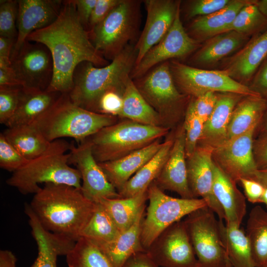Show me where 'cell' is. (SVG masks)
Segmentation results:
<instances>
[{
	"instance_id": "30bf717a",
	"label": "cell",
	"mask_w": 267,
	"mask_h": 267,
	"mask_svg": "<svg viewBox=\"0 0 267 267\" xmlns=\"http://www.w3.org/2000/svg\"><path fill=\"white\" fill-rule=\"evenodd\" d=\"M169 66L174 81L184 93L195 98L209 92L261 95L233 79L225 70H203L177 61L169 63Z\"/></svg>"
},
{
	"instance_id": "f1b7e54d",
	"label": "cell",
	"mask_w": 267,
	"mask_h": 267,
	"mask_svg": "<svg viewBox=\"0 0 267 267\" xmlns=\"http://www.w3.org/2000/svg\"><path fill=\"white\" fill-rule=\"evenodd\" d=\"M267 108V100L261 95L247 96L240 100L232 112L227 140L257 127Z\"/></svg>"
},
{
	"instance_id": "74e56055",
	"label": "cell",
	"mask_w": 267,
	"mask_h": 267,
	"mask_svg": "<svg viewBox=\"0 0 267 267\" xmlns=\"http://www.w3.org/2000/svg\"><path fill=\"white\" fill-rule=\"evenodd\" d=\"M120 233L113 221L100 203L81 233L80 237L93 242L104 243L114 240Z\"/></svg>"
},
{
	"instance_id": "91938a15",
	"label": "cell",
	"mask_w": 267,
	"mask_h": 267,
	"mask_svg": "<svg viewBox=\"0 0 267 267\" xmlns=\"http://www.w3.org/2000/svg\"><path fill=\"white\" fill-rule=\"evenodd\" d=\"M260 203L265 204L267 208V187H265L264 191L261 197Z\"/></svg>"
},
{
	"instance_id": "f907efd6",
	"label": "cell",
	"mask_w": 267,
	"mask_h": 267,
	"mask_svg": "<svg viewBox=\"0 0 267 267\" xmlns=\"http://www.w3.org/2000/svg\"><path fill=\"white\" fill-rule=\"evenodd\" d=\"M122 267H159L147 251L133 255Z\"/></svg>"
},
{
	"instance_id": "603a6c76",
	"label": "cell",
	"mask_w": 267,
	"mask_h": 267,
	"mask_svg": "<svg viewBox=\"0 0 267 267\" xmlns=\"http://www.w3.org/2000/svg\"><path fill=\"white\" fill-rule=\"evenodd\" d=\"M214 174L213 192L223 209L225 224L240 227L246 213V197L237 188L236 182L215 162Z\"/></svg>"
},
{
	"instance_id": "d4e9b609",
	"label": "cell",
	"mask_w": 267,
	"mask_h": 267,
	"mask_svg": "<svg viewBox=\"0 0 267 267\" xmlns=\"http://www.w3.org/2000/svg\"><path fill=\"white\" fill-rule=\"evenodd\" d=\"M146 206H144L133 223L129 228L121 232L113 240L104 243H94L97 245L113 267H122L134 254L146 251L140 238L141 226Z\"/></svg>"
},
{
	"instance_id": "ab89813d",
	"label": "cell",
	"mask_w": 267,
	"mask_h": 267,
	"mask_svg": "<svg viewBox=\"0 0 267 267\" xmlns=\"http://www.w3.org/2000/svg\"><path fill=\"white\" fill-rule=\"evenodd\" d=\"M204 125V122L197 116L189 104L183 125L185 133V152L186 158L193 154L197 147L202 134Z\"/></svg>"
},
{
	"instance_id": "44dd1931",
	"label": "cell",
	"mask_w": 267,
	"mask_h": 267,
	"mask_svg": "<svg viewBox=\"0 0 267 267\" xmlns=\"http://www.w3.org/2000/svg\"><path fill=\"white\" fill-rule=\"evenodd\" d=\"M25 212L38 249V254L32 267H57L58 255H66L76 241L65 236L45 230L40 223L29 204H26Z\"/></svg>"
},
{
	"instance_id": "4316f807",
	"label": "cell",
	"mask_w": 267,
	"mask_h": 267,
	"mask_svg": "<svg viewBox=\"0 0 267 267\" xmlns=\"http://www.w3.org/2000/svg\"><path fill=\"white\" fill-rule=\"evenodd\" d=\"M61 94L22 88L17 109L5 126L9 128L33 123L54 104Z\"/></svg>"
},
{
	"instance_id": "c3c4849f",
	"label": "cell",
	"mask_w": 267,
	"mask_h": 267,
	"mask_svg": "<svg viewBox=\"0 0 267 267\" xmlns=\"http://www.w3.org/2000/svg\"><path fill=\"white\" fill-rule=\"evenodd\" d=\"M239 182L247 200L252 203H260L265 187L259 182L251 179L241 178Z\"/></svg>"
},
{
	"instance_id": "f5cc1de1",
	"label": "cell",
	"mask_w": 267,
	"mask_h": 267,
	"mask_svg": "<svg viewBox=\"0 0 267 267\" xmlns=\"http://www.w3.org/2000/svg\"><path fill=\"white\" fill-rule=\"evenodd\" d=\"M251 88L262 96H267V58L256 74Z\"/></svg>"
},
{
	"instance_id": "d6986e66",
	"label": "cell",
	"mask_w": 267,
	"mask_h": 267,
	"mask_svg": "<svg viewBox=\"0 0 267 267\" xmlns=\"http://www.w3.org/2000/svg\"><path fill=\"white\" fill-rule=\"evenodd\" d=\"M63 2L59 0H18L17 37L11 53L19 50L31 33L52 23L60 13Z\"/></svg>"
},
{
	"instance_id": "9c48e42d",
	"label": "cell",
	"mask_w": 267,
	"mask_h": 267,
	"mask_svg": "<svg viewBox=\"0 0 267 267\" xmlns=\"http://www.w3.org/2000/svg\"><path fill=\"white\" fill-rule=\"evenodd\" d=\"M215 214L206 206L191 212L183 221L199 267H233Z\"/></svg>"
},
{
	"instance_id": "83f0119b",
	"label": "cell",
	"mask_w": 267,
	"mask_h": 267,
	"mask_svg": "<svg viewBox=\"0 0 267 267\" xmlns=\"http://www.w3.org/2000/svg\"><path fill=\"white\" fill-rule=\"evenodd\" d=\"M174 140L168 139L155 155L127 182L118 192L120 198L133 197L147 191L164 167L172 149Z\"/></svg>"
},
{
	"instance_id": "e0dca14e",
	"label": "cell",
	"mask_w": 267,
	"mask_h": 267,
	"mask_svg": "<svg viewBox=\"0 0 267 267\" xmlns=\"http://www.w3.org/2000/svg\"><path fill=\"white\" fill-rule=\"evenodd\" d=\"M213 150L210 147L197 145L193 154L187 158L188 181L194 197H201L207 206L218 215L219 220L223 221V209L213 192Z\"/></svg>"
},
{
	"instance_id": "b9f144b4",
	"label": "cell",
	"mask_w": 267,
	"mask_h": 267,
	"mask_svg": "<svg viewBox=\"0 0 267 267\" xmlns=\"http://www.w3.org/2000/svg\"><path fill=\"white\" fill-rule=\"evenodd\" d=\"M22 86L0 87V123L6 125L14 115L19 101Z\"/></svg>"
},
{
	"instance_id": "cb8c5ba5",
	"label": "cell",
	"mask_w": 267,
	"mask_h": 267,
	"mask_svg": "<svg viewBox=\"0 0 267 267\" xmlns=\"http://www.w3.org/2000/svg\"><path fill=\"white\" fill-rule=\"evenodd\" d=\"M162 145L163 142L159 139L122 158L98 164L118 192L130 178L155 155Z\"/></svg>"
},
{
	"instance_id": "277c9868",
	"label": "cell",
	"mask_w": 267,
	"mask_h": 267,
	"mask_svg": "<svg viewBox=\"0 0 267 267\" xmlns=\"http://www.w3.org/2000/svg\"><path fill=\"white\" fill-rule=\"evenodd\" d=\"M117 117L84 109L61 93L54 104L33 123L50 142L71 137L80 142L118 121Z\"/></svg>"
},
{
	"instance_id": "681fc988",
	"label": "cell",
	"mask_w": 267,
	"mask_h": 267,
	"mask_svg": "<svg viewBox=\"0 0 267 267\" xmlns=\"http://www.w3.org/2000/svg\"><path fill=\"white\" fill-rule=\"evenodd\" d=\"M80 20L88 31L89 21L97 0H74Z\"/></svg>"
},
{
	"instance_id": "f546056e",
	"label": "cell",
	"mask_w": 267,
	"mask_h": 267,
	"mask_svg": "<svg viewBox=\"0 0 267 267\" xmlns=\"http://www.w3.org/2000/svg\"><path fill=\"white\" fill-rule=\"evenodd\" d=\"M123 99L119 117L144 125L163 126L158 113L143 97L131 78L126 84Z\"/></svg>"
},
{
	"instance_id": "5bb4252c",
	"label": "cell",
	"mask_w": 267,
	"mask_h": 267,
	"mask_svg": "<svg viewBox=\"0 0 267 267\" xmlns=\"http://www.w3.org/2000/svg\"><path fill=\"white\" fill-rule=\"evenodd\" d=\"M256 128L227 140L213 150L214 162L236 182L241 178L255 180L259 170L253 150Z\"/></svg>"
},
{
	"instance_id": "ffe728a7",
	"label": "cell",
	"mask_w": 267,
	"mask_h": 267,
	"mask_svg": "<svg viewBox=\"0 0 267 267\" xmlns=\"http://www.w3.org/2000/svg\"><path fill=\"white\" fill-rule=\"evenodd\" d=\"M186 156L185 133L183 127L178 132L169 156L154 182L162 190L178 193L182 198H195L189 188Z\"/></svg>"
},
{
	"instance_id": "4dcf8cb0",
	"label": "cell",
	"mask_w": 267,
	"mask_h": 267,
	"mask_svg": "<svg viewBox=\"0 0 267 267\" xmlns=\"http://www.w3.org/2000/svg\"><path fill=\"white\" fill-rule=\"evenodd\" d=\"M2 134L6 139L29 161L44 153L51 143L32 124L9 127Z\"/></svg>"
},
{
	"instance_id": "2e32d148",
	"label": "cell",
	"mask_w": 267,
	"mask_h": 267,
	"mask_svg": "<svg viewBox=\"0 0 267 267\" xmlns=\"http://www.w3.org/2000/svg\"><path fill=\"white\" fill-rule=\"evenodd\" d=\"M180 13L179 4L169 31L134 66L130 76L132 80L141 77L153 67L169 59L185 57L197 47V41L186 32L180 20Z\"/></svg>"
},
{
	"instance_id": "6da1fadb",
	"label": "cell",
	"mask_w": 267,
	"mask_h": 267,
	"mask_svg": "<svg viewBox=\"0 0 267 267\" xmlns=\"http://www.w3.org/2000/svg\"><path fill=\"white\" fill-rule=\"evenodd\" d=\"M27 40L42 44L51 53L53 73L46 89L49 91L69 93L73 86L75 70L81 63L89 62L99 67L109 64L91 42L89 31L80 20L74 0H64L57 19L31 33Z\"/></svg>"
},
{
	"instance_id": "bcb514c9",
	"label": "cell",
	"mask_w": 267,
	"mask_h": 267,
	"mask_svg": "<svg viewBox=\"0 0 267 267\" xmlns=\"http://www.w3.org/2000/svg\"><path fill=\"white\" fill-rule=\"evenodd\" d=\"M217 98V94L209 92L195 97L189 105L197 116L205 124L215 108Z\"/></svg>"
},
{
	"instance_id": "5b68a950",
	"label": "cell",
	"mask_w": 267,
	"mask_h": 267,
	"mask_svg": "<svg viewBox=\"0 0 267 267\" xmlns=\"http://www.w3.org/2000/svg\"><path fill=\"white\" fill-rule=\"evenodd\" d=\"M70 146L64 139L51 142L44 153L13 172L6 183L25 195L36 193L42 183L66 184L81 189V174L69 164L70 154L67 152Z\"/></svg>"
},
{
	"instance_id": "836d02e7",
	"label": "cell",
	"mask_w": 267,
	"mask_h": 267,
	"mask_svg": "<svg viewBox=\"0 0 267 267\" xmlns=\"http://www.w3.org/2000/svg\"><path fill=\"white\" fill-rule=\"evenodd\" d=\"M246 234L256 267H267V211L256 206L250 212Z\"/></svg>"
},
{
	"instance_id": "ee69618b",
	"label": "cell",
	"mask_w": 267,
	"mask_h": 267,
	"mask_svg": "<svg viewBox=\"0 0 267 267\" xmlns=\"http://www.w3.org/2000/svg\"><path fill=\"white\" fill-rule=\"evenodd\" d=\"M123 94L114 89L104 92L97 101L95 112L119 116L123 104Z\"/></svg>"
},
{
	"instance_id": "1f68e13d",
	"label": "cell",
	"mask_w": 267,
	"mask_h": 267,
	"mask_svg": "<svg viewBox=\"0 0 267 267\" xmlns=\"http://www.w3.org/2000/svg\"><path fill=\"white\" fill-rule=\"evenodd\" d=\"M148 200L147 191L129 198H103L100 203L120 232L131 226Z\"/></svg>"
},
{
	"instance_id": "52a82bcc",
	"label": "cell",
	"mask_w": 267,
	"mask_h": 267,
	"mask_svg": "<svg viewBox=\"0 0 267 267\" xmlns=\"http://www.w3.org/2000/svg\"><path fill=\"white\" fill-rule=\"evenodd\" d=\"M140 1L122 0L100 23L89 31L96 49L112 60L135 38L140 20Z\"/></svg>"
},
{
	"instance_id": "7402d4cb",
	"label": "cell",
	"mask_w": 267,
	"mask_h": 267,
	"mask_svg": "<svg viewBox=\"0 0 267 267\" xmlns=\"http://www.w3.org/2000/svg\"><path fill=\"white\" fill-rule=\"evenodd\" d=\"M215 108L204 125L203 130L198 145L207 146L213 149L227 140L229 122L235 106L242 95L232 93L217 94Z\"/></svg>"
},
{
	"instance_id": "d590c367",
	"label": "cell",
	"mask_w": 267,
	"mask_h": 267,
	"mask_svg": "<svg viewBox=\"0 0 267 267\" xmlns=\"http://www.w3.org/2000/svg\"><path fill=\"white\" fill-rule=\"evenodd\" d=\"M246 38L233 31L215 35L196 53L194 60L201 64L216 62L240 47Z\"/></svg>"
},
{
	"instance_id": "4fadbf2b",
	"label": "cell",
	"mask_w": 267,
	"mask_h": 267,
	"mask_svg": "<svg viewBox=\"0 0 267 267\" xmlns=\"http://www.w3.org/2000/svg\"><path fill=\"white\" fill-rule=\"evenodd\" d=\"M161 267H199L184 221L164 230L147 250Z\"/></svg>"
},
{
	"instance_id": "8d00e7d4",
	"label": "cell",
	"mask_w": 267,
	"mask_h": 267,
	"mask_svg": "<svg viewBox=\"0 0 267 267\" xmlns=\"http://www.w3.org/2000/svg\"><path fill=\"white\" fill-rule=\"evenodd\" d=\"M66 257L68 267H113L98 247L84 237L77 240Z\"/></svg>"
},
{
	"instance_id": "db71d44e",
	"label": "cell",
	"mask_w": 267,
	"mask_h": 267,
	"mask_svg": "<svg viewBox=\"0 0 267 267\" xmlns=\"http://www.w3.org/2000/svg\"><path fill=\"white\" fill-rule=\"evenodd\" d=\"M15 42V39L0 37V64H11L10 57Z\"/></svg>"
},
{
	"instance_id": "7bdbcfd3",
	"label": "cell",
	"mask_w": 267,
	"mask_h": 267,
	"mask_svg": "<svg viewBox=\"0 0 267 267\" xmlns=\"http://www.w3.org/2000/svg\"><path fill=\"white\" fill-rule=\"evenodd\" d=\"M29 160L20 153L5 138L0 134V167L2 169L15 172L24 166Z\"/></svg>"
},
{
	"instance_id": "7c38bea8",
	"label": "cell",
	"mask_w": 267,
	"mask_h": 267,
	"mask_svg": "<svg viewBox=\"0 0 267 267\" xmlns=\"http://www.w3.org/2000/svg\"><path fill=\"white\" fill-rule=\"evenodd\" d=\"M11 67L24 89L46 90L53 76L51 53L44 44L26 41L17 51L11 53Z\"/></svg>"
},
{
	"instance_id": "11a10c76",
	"label": "cell",
	"mask_w": 267,
	"mask_h": 267,
	"mask_svg": "<svg viewBox=\"0 0 267 267\" xmlns=\"http://www.w3.org/2000/svg\"><path fill=\"white\" fill-rule=\"evenodd\" d=\"M20 86L11 65L0 66V87Z\"/></svg>"
},
{
	"instance_id": "7dc6e473",
	"label": "cell",
	"mask_w": 267,
	"mask_h": 267,
	"mask_svg": "<svg viewBox=\"0 0 267 267\" xmlns=\"http://www.w3.org/2000/svg\"><path fill=\"white\" fill-rule=\"evenodd\" d=\"M122 0H97L89 24L88 31L101 22Z\"/></svg>"
},
{
	"instance_id": "7a4b0ae2",
	"label": "cell",
	"mask_w": 267,
	"mask_h": 267,
	"mask_svg": "<svg viewBox=\"0 0 267 267\" xmlns=\"http://www.w3.org/2000/svg\"><path fill=\"white\" fill-rule=\"evenodd\" d=\"M96 203L81 189L63 184L45 183L34 194L29 204L46 231L75 241L92 215Z\"/></svg>"
},
{
	"instance_id": "6f0895ef",
	"label": "cell",
	"mask_w": 267,
	"mask_h": 267,
	"mask_svg": "<svg viewBox=\"0 0 267 267\" xmlns=\"http://www.w3.org/2000/svg\"><path fill=\"white\" fill-rule=\"evenodd\" d=\"M255 180L261 183L264 187H267V169L259 170Z\"/></svg>"
},
{
	"instance_id": "f6af8a7d",
	"label": "cell",
	"mask_w": 267,
	"mask_h": 267,
	"mask_svg": "<svg viewBox=\"0 0 267 267\" xmlns=\"http://www.w3.org/2000/svg\"><path fill=\"white\" fill-rule=\"evenodd\" d=\"M231 0H197L192 1L188 10L189 18L196 16H207L213 14L226 7Z\"/></svg>"
},
{
	"instance_id": "680465c9",
	"label": "cell",
	"mask_w": 267,
	"mask_h": 267,
	"mask_svg": "<svg viewBox=\"0 0 267 267\" xmlns=\"http://www.w3.org/2000/svg\"><path fill=\"white\" fill-rule=\"evenodd\" d=\"M260 11L267 18V0H254Z\"/></svg>"
},
{
	"instance_id": "60d3db41",
	"label": "cell",
	"mask_w": 267,
	"mask_h": 267,
	"mask_svg": "<svg viewBox=\"0 0 267 267\" xmlns=\"http://www.w3.org/2000/svg\"><path fill=\"white\" fill-rule=\"evenodd\" d=\"M18 11V0H0V37L16 40Z\"/></svg>"
},
{
	"instance_id": "e575fe53",
	"label": "cell",
	"mask_w": 267,
	"mask_h": 267,
	"mask_svg": "<svg viewBox=\"0 0 267 267\" xmlns=\"http://www.w3.org/2000/svg\"><path fill=\"white\" fill-rule=\"evenodd\" d=\"M251 0H236L223 9L209 15L195 19L190 26L191 31L200 36H214L224 33L239 11Z\"/></svg>"
},
{
	"instance_id": "94428289",
	"label": "cell",
	"mask_w": 267,
	"mask_h": 267,
	"mask_svg": "<svg viewBox=\"0 0 267 267\" xmlns=\"http://www.w3.org/2000/svg\"><path fill=\"white\" fill-rule=\"evenodd\" d=\"M266 123L264 125V130L265 131V133L267 135V118L266 119Z\"/></svg>"
},
{
	"instance_id": "8fae6325",
	"label": "cell",
	"mask_w": 267,
	"mask_h": 267,
	"mask_svg": "<svg viewBox=\"0 0 267 267\" xmlns=\"http://www.w3.org/2000/svg\"><path fill=\"white\" fill-rule=\"evenodd\" d=\"M134 82L137 89L158 113L163 126L179 111L184 95L175 84L168 61L154 67Z\"/></svg>"
},
{
	"instance_id": "d6a6232c",
	"label": "cell",
	"mask_w": 267,
	"mask_h": 267,
	"mask_svg": "<svg viewBox=\"0 0 267 267\" xmlns=\"http://www.w3.org/2000/svg\"><path fill=\"white\" fill-rule=\"evenodd\" d=\"M221 238L233 267H256L249 239L240 227L219 220Z\"/></svg>"
},
{
	"instance_id": "816d5d0a",
	"label": "cell",
	"mask_w": 267,
	"mask_h": 267,
	"mask_svg": "<svg viewBox=\"0 0 267 267\" xmlns=\"http://www.w3.org/2000/svg\"><path fill=\"white\" fill-rule=\"evenodd\" d=\"M255 159L259 170L267 169V135L253 145Z\"/></svg>"
},
{
	"instance_id": "3957f363",
	"label": "cell",
	"mask_w": 267,
	"mask_h": 267,
	"mask_svg": "<svg viewBox=\"0 0 267 267\" xmlns=\"http://www.w3.org/2000/svg\"><path fill=\"white\" fill-rule=\"evenodd\" d=\"M136 57L135 45L130 44L106 66L81 63L75 70L73 86L68 93L71 99L78 106L95 112L97 101L104 92L114 89L124 92Z\"/></svg>"
},
{
	"instance_id": "9f6ffc18",
	"label": "cell",
	"mask_w": 267,
	"mask_h": 267,
	"mask_svg": "<svg viewBox=\"0 0 267 267\" xmlns=\"http://www.w3.org/2000/svg\"><path fill=\"white\" fill-rule=\"evenodd\" d=\"M16 258L10 251H0V267H16Z\"/></svg>"
},
{
	"instance_id": "ac0fdd59",
	"label": "cell",
	"mask_w": 267,
	"mask_h": 267,
	"mask_svg": "<svg viewBox=\"0 0 267 267\" xmlns=\"http://www.w3.org/2000/svg\"><path fill=\"white\" fill-rule=\"evenodd\" d=\"M146 23L135 45L137 65L146 53L166 35L174 21L179 1L172 0H144Z\"/></svg>"
},
{
	"instance_id": "f35d334b",
	"label": "cell",
	"mask_w": 267,
	"mask_h": 267,
	"mask_svg": "<svg viewBox=\"0 0 267 267\" xmlns=\"http://www.w3.org/2000/svg\"><path fill=\"white\" fill-rule=\"evenodd\" d=\"M267 28V18L254 3V0L244 6L238 13L224 32L233 31L248 35L257 34Z\"/></svg>"
},
{
	"instance_id": "9a60e30c",
	"label": "cell",
	"mask_w": 267,
	"mask_h": 267,
	"mask_svg": "<svg viewBox=\"0 0 267 267\" xmlns=\"http://www.w3.org/2000/svg\"><path fill=\"white\" fill-rule=\"evenodd\" d=\"M69 164L76 166L82 180L81 190L93 203L103 198H117L120 196L108 180L103 171L95 159L89 137L76 146L71 144Z\"/></svg>"
},
{
	"instance_id": "ba28073f",
	"label": "cell",
	"mask_w": 267,
	"mask_h": 267,
	"mask_svg": "<svg viewBox=\"0 0 267 267\" xmlns=\"http://www.w3.org/2000/svg\"><path fill=\"white\" fill-rule=\"evenodd\" d=\"M148 206L142 221L140 238L147 251L167 228L207 204L202 198H175L166 194L154 182L147 190Z\"/></svg>"
},
{
	"instance_id": "484cf974",
	"label": "cell",
	"mask_w": 267,
	"mask_h": 267,
	"mask_svg": "<svg viewBox=\"0 0 267 267\" xmlns=\"http://www.w3.org/2000/svg\"><path fill=\"white\" fill-rule=\"evenodd\" d=\"M267 58V28L255 35L225 70L231 78L249 80Z\"/></svg>"
},
{
	"instance_id": "8992f818",
	"label": "cell",
	"mask_w": 267,
	"mask_h": 267,
	"mask_svg": "<svg viewBox=\"0 0 267 267\" xmlns=\"http://www.w3.org/2000/svg\"><path fill=\"white\" fill-rule=\"evenodd\" d=\"M169 128L130 120L106 127L89 138L98 163L114 161L139 150L167 134Z\"/></svg>"
}]
</instances>
